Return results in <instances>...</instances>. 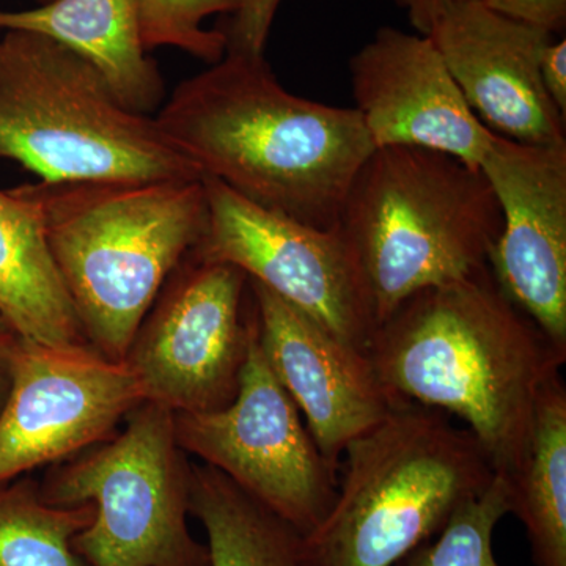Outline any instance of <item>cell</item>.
I'll use <instances>...</instances> for the list:
<instances>
[{"label": "cell", "instance_id": "1", "mask_svg": "<svg viewBox=\"0 0 566 566\" xmlns=\"http://www.w3.org/2000/svg\"><path fill=\"white\" fill-rule=\"evenodd\" d=\"M392 397L453 415L509 476L528 446L536 405L566 349L509 296L488 266L412 294L376 326L367 349Z\"/></svg>", "mask_w": 566, "mask_h": 566}, {"label": "cell", "instance_id": "2", "mask_svg": "<svg viewBox=\"0 0 566 566\" xmlns=\"http://www.w3.org/2000/svg\"><path fill=\"white\" fill-rule=\"evenodd\" d=\"M155 118L202 177L322 230L337 227L354 175L375 150L359 112L285 91L264 55L226 52L181 81Z\"/></svg>", "mask_w": 566, "mask_h": 566}, {"label": "cell", "instance_id": "3", "mask_svg": "<svg viewBox=\"0 0 566 566\" xmlns=\"http://www.w3.org/2000/svg\"><path fill=\"white\" fill-rule=\"evenodd\" d=\"M85 342L125 359L145 315L207 226L199 180L29 182Z\"/></svg>", "mask_w": 566, "mask_h": 566}, {"label": "cell", "instance_id": "4", "mask_svg": "<svg viewBox=\"0 0 566 566\" xmlns=\"http://www.w3.org/2000/svg\"><path fill=\"white\" fill-rule=\"evenodd\" d=\"M337 230L378 326L412 294L490 266L502 212L482 170L397 145L375 148L354 175Z\"/></svg>", "mask_w": 566, "mask_h": 566}, {"label": "cell", "instance_id": "5", "mask_svg": "<svg viewBox=\"0 0 566 566\" xmlns=\"http://www.w3.org/2000/svg\"><path fill=\"white\" fill-rule=\"evenodd\" d=\"M344 453L334 504L303 536L301 566H394L495 475L468 428L415 403L395 408Z\"/></svg>", "mask_w": 566, "mask_h": 566}, {"label": "cell", "instance_id": "6", "mask_svg": "<svg viewBox=\"0 0 566 566\" xmlns=\"http://www.w3.org/2000/svg\"><path fill=\"white\" fill-rule=\"evenodd\" d=\"M0 158L44 182L199 180L155 115L128 109L57 41L0 31Z\"/></svg>", "mask_w": 566, "mask_h": 566}, {"label": "cell", "instance_id": "7", "mask_svg": "<svg viewBox=\"0 0 566 566\" xmlns=\"http://www.w3.org/2000/svg\"><path fill=\"white\" fill-rule=\"evenodd\" d=\"M191 480L174 412L144 401L109 439L51 465L40 490L52 505H93L73 539L87 566H210L189 531Z\"/></svg>", "mask_w": 566, "mask_h": 566}, {"label": "cell", "instance_id": "8", "mask_svg": "<svg viewBox=\"0 0 566 566\" xmlns=\"http://www.w3.org/2000/svg\"><path fill=\"white\" fill-rule=\"evenodd\" d=\"M253 329L248 275L189 252L145 315L123 363L145 401L174 415L219 411L240 389Z\"/></svg>", "mask_w": 566, "mask_h": 566}, {"label": "cell", "instance_id": "9", "mask_svg": "<svg viewBox=\"0 0 566 566\" xmlns=\"http://www.w3.org/2000/svg\"><path fill=\"white\" fill-rule=\"evenodd\" d=\"M175 431L188 455L229 476L303 536L334 504L338 465L323 455L271 370L256 319L232 403L219 411L175 415Z\"/></svg>", "mask_w": 566, "mask_h": 566}, {"label": "cell", "instance_id": "10", "mask_svg": "<svg viewBox=\"0 0 566 566\" xmlns=\"http://www.w3.org/2000/svg\"><path fill=\"white\" fill-rule=\"evenodd\" d=\"M207 226L193 253L233 264L345 344L367 353L376 329L352 255L338 233L253 205L202 177Z\"/></svg>", "mask_w": 566, "mask_h": 566}, {"label": "cell", "instance_id": "11", "mask_svg": "<svg viewBox=\"0 0 566 566\" xmlns=\"http://www.w3.org/2000/svg\"><path fill=\"white\" fill-rule=\"evenodd\" d=\"M144 401L123 360L87 344L43 345L20 337L0 415V485L106 441Z\"/></svg>", "mask_w": 566, "mask_h": 566}, {"label": "cell", "instance_id": "12", "mask_svg": "<svg viewBox=\"0 0 566 566\" xmlns=\"http://www.w3.org/2000/svg\"><path fill=\"white\" fill-rule=\"evenodd\" d=\"M480 170L502 212L490 256L495 281L566 349V144L494 134Z\"/></svg>", "mask_w": 566, "mask_h": 566}, {"label": "cell", "instance_id": "13", "mask_svg": "<svg viewBox=\"0 0 566 566\" xmlns=\"http://www.w3.org/2000/svg\"><path fill=\"white\" fill-rule=\"evenodd\" d=\"M356 109L374 147H420L480 169L494 133L465 103L430 36L378 29L349 61Z\"/></svg>", "mask_w": 566, "mask_h": 566}, {"label": "cell", "instance_id": "14", "mask_svg": "<svg viewBox=\"0 0 566 566\" xmlns=\"http://www.w3.org/2000/svg\"><path fill=\"white\" fill-rule=\"evenodd\" d=\"M256 333L275 378L331 463L403 401L379 381L367 353L249 279Z\"/></svg>", "mask_w": 566, "mask_h": 566}, {"label": "cell", "instance_id": "15", "mask_svg": "<svg viewBox=\"0 0 566 566\" xmlns=\"http://www.w3.org/2000/svg\"><path fill=\"white\" fill-rule=\"evenodd\" d=\"M427 35L488 129L523 144H566L565 115L539 76L553 33L510 20L480 0L450 7Z\"/></svg>", "mask_w": 566, "mask_h": 566}, {"label": "cell", "instance_id": "16", "mask_svg": "<svg viewBox=\"0 0 566 566\" xmlns=\"http://www.w3.org/2000/svg\"><path fill=\"white\" fill-rule=\"evenodd\" d=\"M0 31L40 33L69 48L128 109L155 115L166 99L161 71L142 44L139 0H52L36 9L0 10Z\"/></svg>", "mask_w": 566, "mask_h": 566}, {"label": "cell", "instance_id": "17", "mask_svg": "<svg viewBox=\"0 0 566 566\" xmlns=\"http://www.w3.org/2000/svg\"><path fill=\"white\" fill-rule=\"evenodd\" d=\"M0 319L35 344H87L39 208L22 185L0 188Z\"/></svg>", "mask_w": 566, "mask_h": 566}, {"label": "cell", "instance_id": "18", "mask_svg": "<svg viewBox=\"0 0 566 566\" xmlns=\"http://www.w3.org/2000/svg\"><path fill=\"white\" fill-rule=\"evenodd\" d=\"M504 479L510 513L526 527L535 566H566V387L562 376L539 397L526 455Z\"/></svg>", "mask_w": 566, "mask_h": 566}, {"label": "cell", "instance_id": "19", "mask_svg": "<svg viewBox=\"0 0 566 566\" xmlns=\"http://www.w3.org/2000/svg\"><path fill=\"white\" fill-rule=\"evenodd\" d=\"M191 516L210 566H301L303 535L208 464H192Z\"/></svg>", "mask_w": 566, "mask_h": 566}, {"label": "cell", "instance_id": "20", "mask_svg": "<svg viewBox=\"0 0 566 566\" xmlns=\"http://www.w3.org/2000/svg\"><path fill=\"white\" fill-rule=\"evenodd\" d=\"M93 515L91 504H50L25 475L0 485V566H87L73 539Z\"/></svg>", "mask_w": 566, "mask_h": 566}, {"label": "cell", "instance_id": "21", "mask_svg": "<svg viewBox=\"0 0 566 566\" xmlns=\"http://www.w3.org/2000/svg\"><path fill=\"white\" fill-rule=\"evenodd\" d=\"M510 513L509 483L495 474L475 497L453 513L434 542L416 547L398 566H499L493 554V534Z\"/></svg>", "mask_w": 566, "mask_h": 566}, {"label": "cell", "instance_id": "22", "mask_svg": "<svg viewBox=\"0 0 566 566\" xmlns=\"http://www.w3.org/2000/svg\"><path fill=\"white\" fill-rule=\"evenodd\" d=\"M243 0H139V31L150 54L170 46L188 52L208 65L221 61L227 40L221 31H207L202 22L212 14L230 17Z\"/></svg>", "mask_w": 566, "mask_h": 566}, {"label": "cell", "instance_id": "23", "mask_svg": "<svg viewBox=\"0 0 566 566\" xmlns=\"http://www.w3.org/2000/svg\"><path fill=\"white\" fill-rule=\"evenodd\" d=\"M282 0H243L240 9L227 17L221 31L227 40L226 52L264 55L275 13Z\"/></svg>", "mask_w": 566, "mask_h": 566}, {"label": "cell", "instance_id": "24", "mask_svg": "<svg viewBox=\"0 0 566 566\" xmlns=\"http://www.w3.org/2000/svg\"><path fill=\"white\" fill-rule=\"evenodd\" d=\"M488 9L532 28L560 33L566 25V0H482Z\"/></svg>", "mask_w": 566, "mask_h": 566}, {"label": "cell", "instance_id": "25", "mask_svg": "<svg viewBox=\"0 0 566 566\" xmlns=\"http://www.w3.org/2000/svg\"><path fill=\"white\" fill-rule=\"evenodd\" d=\"M543 87L562 115H566V40H553L539 57Z\"/></svg>", "mask_w": 566, "mask_h": 566}, {"label": "cell", "instance_id": "26", "mask_svg": "<svg viewBox=\"0 0 566 566\" xmlns=\"http://www.w3.org/2000/svg\"><path fill=\"white\" fill-rule=\"evenodd\" d=\"M468 2H480V0H398L406 10L412 28L422 35L430 32L431 25L447 9Z\"/></svg>", "mask_w": 566, "mask_h": 566}, {"label": "cell", "instance_id": "27", "mask_svg": "<svg viewBox=\"0 0 566 566\" xmlns=\"http://www.w3.org/2000/svg\"><path fill=\"white\" fill-rule=\"evenodd\" d=\"M20 337L0 319V415L9 398L13 382L14 352Z\"/></svg>", "mask_w": 566, "mask_h": 566}, {"label": "cell", "instance_id": "28", "mask_svg": "<svg viewBox=\"0 0 566 566\" xmlns=\"http://www.w3.org/2000/svg\"><path fill=\"white\" fill-rule=\"evenodd\" d=\"M41 3L52 2V0H40Z\"/></svg>", "mask_w": 566, "mask_h": 566}]
</instances>
